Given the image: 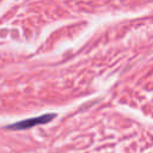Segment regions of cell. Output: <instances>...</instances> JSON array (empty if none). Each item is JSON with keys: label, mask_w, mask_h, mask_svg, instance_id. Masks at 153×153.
<instances>
[{"label": "cell", "mask_w": 153, "mask_h": 153, "mask_svg": "<svg viewBox=\"0 0 153 153\" xmlns=\"http://www.w3.org/2000/svg\"><path fill=\"white\" fill-rule=\"evenodd\" d=\"M55 117L54 114H44L39 117H35V118H30V120H24L20 122H17L14 124H12L10 128L12 129H27V128H32L37 124H44L49 121H51Z\"/></svg>", "instance_id": "cell-1"}]
</instances>
